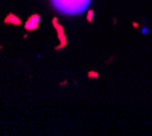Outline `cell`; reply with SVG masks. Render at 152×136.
<instances>
[{"label": "cell", "mask_w": 152, "mask_h": 136, "mask_svg": "<svg viewBox=\"0 0 152 136\" xmlns=\"http://www.w3.org/2000/svg\"><path fill=\"white\" fill-rule=\"evenodd\" d=\"M91 0H52L55 8L65 15H79L88 8Z\"/></svg>", "instance_id": "obj_1"}, {"label": "cell", "mask_w": 152, "mask_h": 136, "mask_svg": "<svg viewBox=\"0 0 152 136\" xmlns=\"http://www.w3.org/2000/svg\"><path fill=\"white\" fill-rule=\"evenodd\" d=\"M92 14H94V12H92V11H88V15H87V19H88V20H90V22H91V20H92Z\"/></svg>", "instance_id": "obj_2"}, {"label": "cell", "mask_w": 152, "mask_h": 136, "mask_svg": "<svg viewBox=\"0 0 152 136\" xmlns=\"http://www.w3.org/2000/svg\"><path fill=\"white\" fill-rule=\"evenodd\" d=\"M148 31H149V30L147 29V27H145V29H143V33H144V34H147V33H148Z\"/></svg>", "instance_id": "obj_3"}, {"label": "cell", "mask_w": 152, "mask_h": 136, "mask_svg": "<svg viewBox=\"0 0 152 136\" xmlns=\"http://www.w3.org/2000/svg\"><path fill=\"white\" fill-rule=\"evenodd\" d=\"M90 76H98V74H95V72H91Z\"/></svg>", "instance_id": "obj_4"}]
</instances>
